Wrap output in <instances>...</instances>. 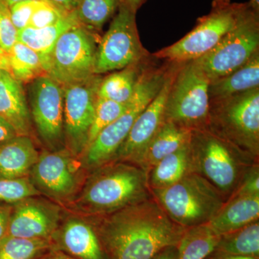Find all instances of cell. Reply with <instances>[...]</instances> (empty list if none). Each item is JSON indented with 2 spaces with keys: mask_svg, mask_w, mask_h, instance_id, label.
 <instances>
[{
  "mask_svg": "<svg viewBox=\"0 0 259 259\" xmlns=\"http://www.w3.org/2000/svg\"><path fill=\"white\" fill-rule=\"evenodd\" d=\"M84 218L93 225L105 259H152L166 247L177 246L186 231L153 195L107 215Z\"/></svg>",
  "mask_w": 259,
  "mask_h": 259,
  "instance_id": "cell-1",
  "label": "cell"
},
{
  "mask_svg": "<svg viewBox=\"0 0 259 259\" xmlns=\"http://www.w3.org/2000/svg\"><path fill=\"white\" fill-rule=\"evenodd\" d=\"M147 173L134 163L111 161L88 173L64 208L83 217L107 215L151 197Z\"/></svg>",
  "mask_w": 259,
  "mask_h": 259,
  "instance_id": "cell-2",
  "label": "cell"
},
{
  "mask_svg": "<svg viewBox=\"0 0 259 259\" xmlns=\"http://www.w3.org/2000/svg\"><path fill=\"white\" fill-rule=\"evenodd\" d=\"M191 171L206 179L226 197L234 193L259 158L221 139L207 128L191 131Z\"/></svg>",
  "mask_w": 259,
  "mask_h": 259,
  "instance_id": "cell-3",
  "label": "cell"
},
{
  "mask_svg": "<svg viewBox=\"0 0 259 259\" xmlns=\"http://www.w3.org/2000/svg\"><path fill=\"white\" fill-rule=\"evenodd\" d=\"M175 65L169 63L162 67L148 66V64L145 66L125 112L102 130L78 158L81 168L87 173L111 161L127 138L135 120L159 93Z\"/></svg>",
  "mask_w": 259,
  "mask_h": 259,
  "instance_id": "cell-4",
  "label": "cell"
},
{
  "mask_svg": "<svg viewBox=\"0 0 259 259\" xmlns=\"http://www.w3.org/2000/svg\"><path fill=\"white\" fill-rule=\"evenodd\" d=\"M151 192L168 217L186 229L208 224L226 202L216 187L194 172Z\"/></svg>",
  "mask_w": 259,
  "mask_h": 259,
  "instance_id": "cell-5",
  "label": "cell"
},
{
  "mask_svg": "<svg viewBox=\"0 0 259 259\" xmlns=\"http://www.w3.org/2000/svg\"><path fill=\"white\" fill-rule=\"evenodd\" d=\"M250 8L248 3L213 0L210 12L198 19L192 31L153 56L155 59L175 64L196 60L217 47L236 28Z\"/></svg>",
  "mask_w": 259,
  "mask_h": 259,
  "instance_id": "cell-6",
  "label": "cell"
},
{
  "mask_svg": "<svg viewBox=\"0 0 259 259\" xmlns=\"http://www.w3.org/2000/svg\"><path fill=\"white\" fill-rule=\"evenodd\" d=\"M207 129L259 158V88L209 102Z\"/></svg>",
  "mask_w": 259,
  "mask_h": 259,
  "instance_id": "cell-7",
  "label": "cell"
},
{
  "mask_svg": "<svg viewBox=\"0 0 259 259\" xmlns=\"http://www.w3.org/2000/svg\"><path fill=\"white\" fill-rule=\"evenodd\" d=\"M209 81L193 61L180 64L165 106V122L189 131L207 128Z\"/></svg>",
  "mask_w": 259,
  "mask_h": 259,
  "instance_id": "cell-8",
  "label": "cell"
},
{
  "mask_svg": "<svg viewBox=\"0 0 259 259\" xmlns=\"http://www.w3.org/2000/svg\"><path fill=\"white\" fill-rule=\"evenodd\" d=\"M136 13L122 2L97 45L95 75L119 71L149 59L148 51L140 40Z\"/></svg>",
  "mask_w": 259,
  "mask_h": 259,
  "instance_id": "cell-9",
  "label": "cell"
},
{
  "mask_svg": "<svg viewBox=\"0 0 259 259\" xmlns=\"http://www.w3.org/2000/svg\"><path fill=\"white\" fill-rule=\"evenodd\" d=\"M259 51V14L251 8L217 47L193 61L209 82L246 64Z\"/></svg>",
  "mask_w": 259,
  "mask_h": 259,
  "instance_id": "cell-10",
  "label": "cell"
},
{
  "mask_svg": "<svg viewBox=\"0 0 259 259\" xmlns=\"http://www.w3.org/2000/svg\"><path fill=\"white\" fill-rule=\"evenodd\" d=\"M88 174L67 149L39 154L29 178L41 195L64 207L81 190Z\"/></svg>",
  "mask_w": 259,
  "mask_h": 259,
  "instance_id": "cell-11",
  "label": "cell"
},
{
  "mask_svg": "<svg viewBox=\"0 0 259 259\" xmlns=\"http://www.w3.org/2000/svg\"><path fill=\"white\" fill-rule=\"evenodd\" d=\"M97 34L77 25L64 32L51 54L47 74L64 87L94 76Z\"/></svg>",
  "mask_w": 259,
  "mask_h": 259,
  "instance_id": "cell-12",
  "label": "cell"
},
{
  "mask_svg": "<svg viewBox=\"0 0 259 259\" xmlns=\"http://www.w3.org/2000/svg\"><path fill=\"white\" fill-rule=\"evenodd\" d=\"M27 99L32 127L46 149L66 148L63 87L47 74L42 75L29 83Z\"/></svg>",
  "mask_w": 259,
  "mask_h": 259,
  "instance_id": "cell-13",
  "label": "cell"
},
{
  "mask_svg": "<svg viewBox=\"0 0 259 259\" xmlns=\"http://www.w3.org/2000/svg\"><path fill=\"white\" fill-rule=\"evenodd\" d=\"M101 79L100 75H94L63 87L65 148L77 158L88 146Z\"/></svg>",
  "mask_w": 259,
  "mask_h": 259,
  "instance_id": "cell-14",
  "label": "cell"
},
{
  "mask_svg": "<svg viewBox=\"0 0 259 259\" xmlns=\"http://www.w3.org/2000/svg\"><path fill=\"white\" fill-rule=\"evenodd\" d=\"M65 209L42 195L13 204L8 236L51 240L60 224Z\"/></svg>",
  "mask_w": 259,
  "mask_h": 259,
  "instance_id": "cell-15",
  "label": "cell"
},
{
  "mask_svg": "<svg viewBox=\"0 0 259 259\" xmlns=\"http://www.w3.org/2000/svg\"><path fill=\"white\" fill-rule=\"evenodd\" d=\"M179 64H175L159 93L138 116L111 161L128 162L137 165L146 146L163 122L167 97Z\"/></svg>",
  "mask_w": 259,
  "mask_h": 259,
  "instance_id": "cell-16",
  "label": "cell"
},
{
  "mask_svg": "<svg viewBox=\"0 0 259 259\" xmlns=\"http://www.w3.org/2000/svg\"><path fill=\"white\" fill-rule=\"evenodd\" d=\"M60 249L77 259H105L93 225L86 218L68 212L51 238Z\"/></svg>",
  "mask_w": 259,
  "mask_h": 259,
  "instance_id": "cell-17",
  "label": "cell"
},
{
  "mask_svg": "<svg viewBox=\"0 0 259 259\" xmlns=\"http://www.w3.org/2000/svg\"><path fill=\"white\" fill-rule=\"evenodd\" d=\"M0 117L18 136L32 137L33 127L23 83L4 70H0Z\"/></svg>",
  "mask_w": 259,
  "mask_h": 259,
  "instance_id": "cell-18",
  "label": "cell"
},
{
  "mask_svg": "<svg viewBox=\"0 0 259 259\" xmlns=\"http://www.w3.org/2000/svg\"><path fill=\"white\" fill-rule=\"evenodd\" d=\"M39 154L30 136H17L0 144V179L29 177Z\"/></svg>",
  "mask_w": 259,
  "mask_h": 259,
  "instance_id": "cell-19",
  "label": "cell"
},
{
  "mask_svg": "<svg viewBox=\"0 0 259 259\" xmlns=\"http://www.w3.org/2000/svg\"><path fill=\"white\" fill-rule=\"evenodd\" d=\"M257 221H259V196H245L228 199L208 225L221 236Z\"/></svg>",
  "mask_w": 259,
  "mask_h": 259,
  "instance_id": "cell-20",
  "label": "cell"
},
{
  "mask_svg": "<svg viewBox=\"0 0 259 259\" xmlns=\"http://www.w3.org/2000/svg\"><path fill=\"white\" fill-rule=\"evenodd\" d=\"M191 131L163 121L156 134L146 146L138 162L146 173L162 158L178 151L190 141Z\"/></svg>",
  "mask_w": 259,
  "mask_h": 259,
  "instance_id": "cell-21",
  "label": "cell"
},
{
  "mask_svg": "<svg viewBox=\"0 0 259 259\" xmlns=\"http://www.w3.org/2000/svg\"><path fill=\"white\" fill-rule=\"evenodd\" d=\"M79 25L74 13H69L54 25L40 29L27 27L19 30L18 41L35 51L41 59L46 74L52 51L61 35L69 29Z\"/></svg>",
  "mask_w": 259,
  "mask_h": 259,
  "instance_id": "cell-22",
  "label": "cell"
},
{
  "mask_svg": "<svg viewBox=\"0 0 259 259\" xmlns=\"http://www.w3.org/2000/svg\"><path fill=\"white\" fill-rule=\"evenodd\" d=\"M258 88L259 51L239 69L209 83V102L228 98Z\"/></svg>",
  "mask_w": 259,
  "mask_h": 259,
  "instance_id": "cell-23",
  "label": "cell"
},
{
  "mask_svg": "<svg viewBox=\"0 0 259 259\" xmlns=\"http://www.w3.org/2000/svg\"><path fill=\"white\" fill-rule=\"evenodd\" d=\"M148 60L113 71L102 78L97 90V97L127 105L134 96L140 75Z\"/></svg>",
  "mask_w": 259,
  "mask_h": 259,
  "instance_id": "cell-24",
  "label": "cell"
},
{
  "mask_svg": "<svg viewBox=\"0 0 259 259\" xmlns=\"http://www.w3.org/2000/svg\"><path fill=\"white\" fill-rule=\"evenodd\" d=\"M189 143L178 151L162 158L148 172L150 190L166 188L175 185L190 173Z\"/></svg>",
  "mask_w": 259,
  "mask_h": 259,
  "instance_id": "cell-25",
  "label": "cell"
},
{
  "mask_svg": "<svg viewBox=\"0 0 259 259\" xmlns=\"http://www.w3.org/2000/svg\"><path fill=\"white\" fill-rule=\"evenodd\" d=\"M210 255H245L259 259V221L221 235Z\"/></svg>",
  "mask_w": 259,
  "mask_h": 259,
  "instance_id": "cell-26",
  "label": "cell"
},
{
  "mask_svg": "<svg viewBox=\"0 0 259 259\" xmlns=\"http://www.w3.org/2000/svg\"><path fill=\"white\" fill-rule=\"evenodd\" d=\"M219 238L208 224L187 228L177 246V259H206L214 251Z\"/></svg>",
  "mask_w": 259,
  "mask_h": 259,
  "instance_id": "cell-27",
  "label": "cell"
},
{
  "mask_svg": "<svg viewBox=\"0 0 259 259\" xmlns=\"http://www.w3.org/2000/svg\"><path fill=\"white\" fill-rule=\"evenodd\" d=\"M122 0H79L73 12L79 25L97 33L117 13Z\"/></svg>",
  "mask_w": 259,
  "mask_h": 259,
  "instance_id": "cell-28",
  "label": "cell"
},
{
  "mask_svg": "<svg viewBox=\"0 0 259 259\" xmlns=\"http://www.w3.org/2000/svg\"><path fill=\"white\" fill-rule=\"evenodd\" d=\"M8 56L10 73L20 83H29L39 76L47 74L40 56L22 42H17Z\"/></svg>",
  "mask_w": 259,
  "mask_h": 259,
  "instance_id": "cell-29",
  "label": "cell"
},
{
  "mask_svg": "<svg viewBox=\"0 0 259 259\" xmlns=\"http://www.w3.org/2000/svg\"><path fill=\"white\" fill-rule=\"evenodd\" d=\"M52 248L51 240L7 236L0 243V259H36Z\"/></svg>",
  "mask_w": 259,
  "mask_h": 259,
  "instance_id": "cell-30",
  "label": "cell"
},
{
  "mask_svg": "<svg viewBox=\"0 0 259 259\" xmlns=\"http://www.w3.org/2000/svg\"><path fill=\"white\" fill-rule=\"evenodd\" d=\"M127 107V105H122L97 97L93 124L89 134L88 146L93 142L102 130L120 117L125 112Z\"/></svg>",
  "mask_w": 259,
  "mask_h": 259,
  "instance_id": "cell-31",
  "label": "cell"
},
{
  "mask_svg": "<svg viewBox=\"0 0 259 259\" xmlns=\"http://www.w3.org/2000/svg\"><path fill=\"white\" fill-rule=\"evenodd\" d=\"M41 195L29 177L0 179V202L15 204L33 196Z\"/></svg>",
  "mask_w": 259,
  "mask_h": 259,
  "instance_id": "cell-32",
  "label": "cell"
},
{
  "mask_svg": "<svg viewBox=\"0 0 259 259\" xmlns=\"http://www.w3.org/2000/svg\"><path fill=\"white\" fill-rule=\"evenodd\" d=\"M67 14L69 13L59 9L52 3L40 1L30 18L28 27L40 29L51 26Z\"/></svg>",
  "mask_w": 259,
  "mask_h": 259,
  "instance_id": "cell-33",
  "label": "cell"
},
{
  "mask_svg": "<svg viewBox=\"0 0 259 259\" xmlns=\"http://www.w3.org/2000/svg\"><path fill=\"white\" fill-rule=\"evenodd\" d=\"M18 30L10 18L9 7L0 1V49L8 54L18 42Z\"/></svg>",
  "mask_w": 259,
  "mask_h": 259,
  "instance_id": "cell-34",
  "label": "cell"
},
{
  "mask_svg": "<svg viewBox=\"0 0 259 259\" xmlns=\"http://www.w3.org/2000/svg\"><path fill=\"white\" fill-rule=\"evenodd\" d=\"M40 3L28 0L19 2L10 7V18L18 31L28 26L30 18Z\"/></svg>",
  "mask_w": 259,
  "mask_h": 259,
  "instance_id": "cell-35",
  "label": "cell"
},
{
  "mask_svg": "<svg viewBox=\"0 0 259 259\" xmlns=\"http://www.w3.org/2000/svg\"><path fill=\"white\" fill-rule=\"evenodd\" d=\"M245 196H259V162L247 172L238 188L228 199Z\"/></svg>",
  "mask_w": 259,
  "mask_h": 259,
  "instance_id": "cell-36",
  "label": "cell"
},
{
  "mask_svg": "<svg viewBox=\"0 0 259 259\" xmlns=\"http://www.w3.org/2000/svg\"><path fill=\"white\" fill-rule=\"evenodd\" d=\"M13 204L0 202V243L8 236Z\"/></svg>",
  "mask_w": 259,
  "mask_h": 259,
  "instance_id": "cell-37",
  "label": "cell"
},
{
  "mask_svg": "<svg viewBox=\"0 0 259 259\" xmlns=\"http://www.w3.org/2000/svg\"><path fill=\"white\" fill-rule=\"evenodd\" d=\"M18 136L16 131L11 125L0 117V144L13 139Z\"/></svg>",
  "mask_w": 259,
  "mask_h": 259,
  "instance_id": "cell-38",
  "label": "cell"
},
{
  "mask_svg": "<svg viewBox=\"0 0 259 259\" xmlns=\"http://www.w3.org/2000/svg\"><path fill=\"white\" fill-rule=\"evenodd\" d=\"M51 3L66 13H71L76 9L79 0H49Z\"/></svg>",
  "mask_w": 259,
  "mask_h": 259,
  "instance_id": "cell-39",
  "label": "cell"
},
{
  "mask_svg": "<svg viewBox=\"0 0 259 259\" xmlns=\"http://www.w3.org/2000/svg\"><path fill=\"white\" fill-rule=\"evenodd\" d=\"M177 247L171 245L160 250L152 259H177Z\"/></svg>",
  "mask_w": 259,
  "mask_h": 259,
  "instance_id": "cell-40",
  "label": "cell"
},
{
  "mask_svg": "<svg viewBox=\"0 0 259 259\" xmlns=\"http://www.w3.org/2000/svg\"><path fill=\"white\" fill-rule=\"evenodd\" d=\"M0 70H4L10 73L9 58L7 54H0Z\"/></svg>",
  "mask_w": 259,
  "mask_h": 259,
  "instance_id": "cell-41",
  "label": "cell"
},
{
  "mask_svg": "<svg viewBox=\"0 0 259 259\" xmlns=\"http://www.w3.org/2000/svg\"><path fill=\"white\" fill-rule=\"evenodd\" d=\"M145 1L146 0H122L125 5H127L131 10H134L136 13Z\"/></svg>",
  "mask_w": 259,
  "mask_h": 259,
  "instance_id": "cell-42",
  "label": "cell"
},
{
  "mask_svg": "<svg viewBox=\"0 0 259 259\" xmlns=\"http://www.w3.org/2000/svg\"><path fill=\"white\" fill-rule=\"evenodd\" d=\"M42 259H74L72 257L69 256L68 255H65L64 253H61L60 251H52L47 255L44 257Z\"/></svg>",
  "mask_w": 259,
  "mask_h": 259,
  "instance_id": "cell-43",
  "label": "cell"
},
{
  "mask_svg": "<svg viewBox=\"0 0 259 259\" xmlns=\"http://www.w3.org/2000/svg\"><path fill=\"white\" fill-rule=\"evenodd\" d=\"M211 259H257L253 257L245 256V255H224V256H213L209 255Z\"/></svg>",
  "mask_w": 259,
  "mask_h": 259,
  "instance_id": "cell-44",
  "label": "cell"
},
{
  "mask_svg": "<svg viewBox=\"0 0 259 259\" xmlns=\"http://www.w3.org/2000/svg\"><path fill=\"white\" fill-rule=\"evenodd\" d=\"M0 1L3 2L4 4L6 5L7 6L9 7L10 8V6L15 4V3H19V2L28 1V0H0ZM34 1H44L48 2V3H50L49 0H34Z\"/></svg>",
  "mask_w": 259,
  "mask_h": 259,
  "instance_id": "cell-45",
  "label": "cell"
},
{
  "mask_svg": "<svg viewBox=\"0 0 259 259\" xmlns=\"http://www.w3.org/2000/svg\"><path fill=\"white\" fill-rule=\"evenodd\" d=\"M248 4H249L250 8L254 10L255 13L259 14V0H250Z\"/></svg>",
  "mask_w": 259,
  "mask_h": 259,
  "instance_id": "cell-46",
  "label": "cell"
},
{
  "mask_svg": "<svg viewBox=\"0 0 259 259\" xmlns=\"http://www.w3.org/2000/svg\"><path fill=\"white\" fill-rule=\"evenodd\" d=\"M0 54H5V53L4 52V51L2 50L1 49H0Z\"/></svg>",
  "mask_w": 259,
  "mask_h": 259,
  "instance_id": "cell-47",
  "label": "cell"
},
{
  "mask_svg": "<svg viewBox=\"0 0 259 259\" xmlns=\"http://www.w3.org/2000/svg\"><path fill=\"white\" fill-rule=\"evenodd\" d=\"M206 259H211V258H209V257H207V258H206Z\"/></svg>",
  "mask_w": 259,
  "mask_h": 259,
  "instance_id": "cell-48",
  "label": "cell"
}]
</instances>
